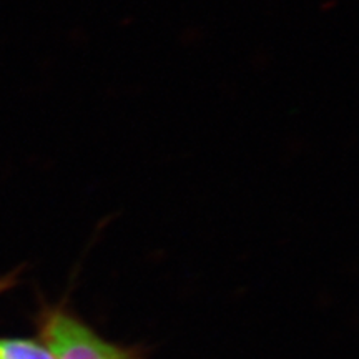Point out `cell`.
Masks as SVG:
<instances>
[{
	"instance_id": "obj_1",
	"label": "cell",
	"mask_w": 359,
	"mask_h": 359,
	"mask_svg": "<svg viewBox=\"0 0 359 359\" xmlns=\"http://www.w3.org/2000/svg\"><path fill=\"white\" fill-rule=\"evenodd\" d=\"M39 339L55 359H142L138 349L110 343L64 306L42 309Z\"/></svg>"
},
{
	"instance_id": "obj_2",
	"label": "cell",
	"mask_w": 359,
	"mask_h": 359,
	"mask_svg": "<svg viewBox=\"0 0 359 359\" xmlns=\"http://www.w3.org/2000/svg\"><path fill=\"white\" fill-rule=\"evenodd\" d=\"M0 359H55L42 339L0 338Z\"/></svg>"
}]
</instances>
